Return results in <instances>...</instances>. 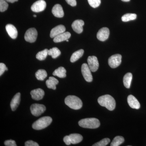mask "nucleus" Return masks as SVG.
<instances>
[{"instance_id":"f257e3e1","label":"nucleus","mask_w":146,"mask_h":146,"mask_svg":"<svg viewBox=\"0 0 146 146\" xmlns=\"http://www.w3.org/2000/svg\"><path fill=\"white\" fill-rule=\"evenodd\" d=\"M98 102L102 106L106 108L110 111L115 109L116 102L114 98L109 95L101 96L98 99Z\"/></svg>"},{"instance_id":"f03ea898","label":"nucleus","mask_w":146,"mask_h":146,"mask_svg":"<svg viewBox=\"0 0 146 146\" xmlns=\"http://www.w3.org/2000/svg\"><path fill=\"white\" fill-rule=\"evenodd\" d=\"M65 103L72 109L79 110L82 106V102L81 100L75 96H69L66 97L65 99Z\"/></svg>"},{"instance_id":"7ed1b4c3","label":"nucleus","mask_w":146,"mask_h":146,"mask_svg":"<svg viewBox=\"0 0 146 146\" xmlns=\"http://www.w3.org/2000/svg\"><path fill=\"white\" fill-rule=\"evenodd\" d=\"M78 124L81 127L85 128L96 129L99 127L100 123L96 118H86L80 120Z\"/></svg>"},{"instance_id":"20e7f679","label":"nucleus","mask_w":146,"mask_h":146,"mask_svg":"<svg viewBox=\"0 0 146 146\" xmlns=\"http://www.w3.org/2000/svg\"><path fill=\"white\" fill-rule=\"evenodd\" d=\"M52 119L48 116L42 117L33 123L32 127L35 130H41L47 127L51 123Z\"/></svg>"},{"instance_id":"39448f33","label":"nucleus","mask_w":146,"mask_h":146,"mask_svg":"<svg viewBox=\"0 0 146 146\" xmlns=\"http://www.w3.org/2000/svg\"><path fill=\"white\" fill-rule=\"evenodd\" d=\"M30 110L33 115L37 117L40 116L45 112L46 110V107L43 104H34L31 106Z\"/></svg>"},{"instance_id":"423d86ee","label":"nucleus","mask_w":146,"mask_h":146,"mask_svg":"<svg viewBox=\"0 0 146 146\" xmlns=\"http://www.w3.org/2000/svg\"><path fill=\"white\" fill-rule=\"evenodd\" d=\"M37 36V32L36 29L32 28L27 31L25 35V39L27 42L33 43L36 41Z\"/></svg>"},{"instance_id":"0eeeda50","label":"nucleus","mask_w":146,"mask_h":146,"mask_svg":"<svg viewBox=\"0 0 146 146\" xmlns=\"http://www.w3.org/2000/svg\"><path fill=\"white\" fill-rule=\"evenodd\" d=\"M81 72L86 82H90L93 81L91 71L88 64L86 63L82 64L81 67Z\"/></svg>"},{"instance_id":"6e6552de","label":"nucleus","mask_w":146,"mask_h":146,"mask_svg":"<svg viewBox=\"0 0 146 146\" xmlns=\"http://www.w3.org/2000/svg\"><path fill=\"white\" fill-rule=\"evenodd\" d=\"M121 59L122 56L121 54L113 55L108 59V64L111 68H117L121 63Z\"/></svg>"},{"instance_id":"1a4fd4ad","label":"nucleus","mask_w":146,"mask_h":146,"mask_svg":"<svg viewBox=\"0 0 146 146\" xmlns=\"http://www.w3.org/2000/svg\"><path fill=\"white\" fill-rule=\"evenodd\" d=\"M46 7V3L44 0L36 1L33 4L31 9L35 12H39L45 10Z\"/></svg>"},{"instance_id":"9d476101","label":"nucleus","mask_w":146,"mask_h":146,"mask_svg":"<svg viewBox=\"0 0 146 146\" xmlns=\"http://www.w3.org/2000/svg\"><path fill=\"white\" fill-rule=\"evenodd\" d=\"M88 65L91 72H96L99 67L98 60L96 56H89L87 59Z\"/></svg>"},{"instance_id":"9b49d317","label":"nucleus","mask_w":146,"mask_h":146,"mask_svg":"<svg viewBox=\"0 0 146 146\" xmlns=\"http://www.w3.org/2000/svg\"><path fill=\"white\" fill-rule=\"evenodd\" d=\"M109 35V29L107 27H103L98 32L97 35V38L100 41L104 42L108 39Z\"/></svg>"},{"instance_id":"f8f14e48","label":"nucleus","mask_w":146,"mask_h":146,"mask_svg":"<svg viewBox=\"0 0 146 146\" xmlns=\"http://www.w3.org/2000/svg\"><path fill=\"white\" fill-rule=\"evenodd\" d=\"M84 25V22L82 20H76L72 24V27L74 31L76 33L80 34L83 31Z\"/></svg>"},{"instance_id":"ddd939ff","label":"nucleus","mask_w":146,"mask_h":146,"mask_svg":"<svg viewBox=\"0 0 146 146\" xmlns=\"http://www.w3.org/2000/svg\"><path fill=\"white\" fill-rule=\"evenodd\" d=\"M30 94L33 99L35 100H39L44 98L45 93L43 89L39 88L32 90Z\"/></svg>"},{"instance_id":"4468645a","label":"nucleus","mask_w":146,"mask_h":146,"mask_svg":"<svg viewBox=\"0 0 146 146\" xmlns=\"http://www.w3.org/2000/svg\"><path fill=\"white\" fill-rule=\"evenodd\" d=\"M65 31V27L63 25H59L55 27L51 30L50 33V36L51 38H54L55 36L59 35Z\"/></svg>"},{"instance_id":"2eb2a0df","label":"nucleus","mask_w":146,"mask_h":146,"mask_svg":"<svg viewBox=\"0 0 146 146\" xmlns=\"http://www.w3.org/2000/svg\"><path fill=\"white\" fill-rule=\"evenodd\" d=\"M6 30L9 36L12 39H15L18 36V33L17 29L11 24H8L5 27Z\"/></svg>"},{"instance_id":"dca6fc26","label":"nucleus","mask_w":146,"mask_h":146,"mask_svg":"<svg viewBox=\"0 0 146 146\" xmlns=\"http://www.w3.org/2000/svg\"><path fill=\"white\" fill-rule=\"evenodd\" d=\"M127 102L131 108L133 109H138L140 108V103L135 97L132 95H129L127 97Z\"/></svg>"},{"instance_id":"f3484780","label":"nucleus","mask_w":146,"mask_h":146,"mask_svg":"<svg viewBox=\"0 0 146 146\" xmlns=\"http://www.w3.org/2000/svg\"><path fill=\"white\" fill-rule=\"evenodd\" d=\"M54 16L57 18H62L64 16V11L62 6L60 4H56L52 10Z\"/></svg>"},{"instance_id":"a211bd4d","label":"nucleus","mask_w":146,"mask_h":146,"mask_svg":"<svg viewBox=\"0 0 146 146\" xmlns=\"http://www.w3.org/2000/svg\"><path fill=\"white\" fill-rule=\"evenodd\" d=\"M21 93H17L11 100L10 103V106L12 111H15L20 104V101H21Z\"/></svg>"},{"instance_id":"6ab92c4d","label":"nucleus","mask_w":146,"mask_h":146,"mask_svg":"<svg viewBox=\"0 0 146 146\" xmlns=\"http://www.w3.org/2000/svg\"><path fill=\"white\" fill-rule=\"evenodd\" d=\"M71 35V33L68 32L63 33L54 38V42L55 43H59L63 41H66L70 37Z\"/></svg>"},{"instance_id":"aec40b11","label":"nucleus","mask_w":146,"mask_h":146,"mask_svg":"<svg viewBox=\"0 0 146 146\" xmlns=\"http://www.w3.org/2000/svg\"><path fill=\"white\" fill-rule=\"evenodd\" d=\"M58 81L54 77H50L46 81V84L47 87L49 89L53 90L56 89V85L58 84Z\"/></svg>"},{"instance_id":"412c9836","label":"nucleus","mask_w":146,"mask_h":146,"mask_svg":"<svg viewBox=\"0 0 146 146\" xmlns=\"http://www.w3.org/2000/svg\"><path fill=\"white\" fill-rule=\"evenodd\" d=\"M71 144H76L79 143L83 140V137L78 133H72L69 135Z\"/></svg>"},{"instance_id":"4be33fe9","label":"nucleus","mask_w":146,"mask_h":146,"mask_svg":"<svg viewBox=\"0 0 146 146\" xmlns=\"http://www.w3.org/2000/svg\"><path fill=\"white\" fill-rule=\"evenodd\" d=\"M132 79V74L131 73H127L124 76L123 82L124 86L127 89L130 87L131 84Z\"/></svg>"},{"instance_id":"5701e85b","label":"nucleus","mask_w":146,"mask_h":146,"mask_svg":"<svg viewBox=\"0 0 146 146\" xmlns=\"http://www.w3.org/2000/svg\"><path fill=\"white\" fill-rule=\"evenodd\" d=\"M66 70L63 67H60L55 70L53 73L54 76H57L60 78H64L66 76Z\"/></svg>"},{"instance_id":"b1692460","label":"nucleus","mask_w":146,"mask_h":146,"mask_svg":"<svg viewBox=\"0 0 146 146\" xmlns=\"http://www.w3.org/2000/svg\"><path fill=\"white\" fill-rule=\"evenodd\" d=\"M84 51L83 50L80 49L75 52L72 54L70 58V61L72 63H74L78 60L83 55Z\"/></svg>"},{"instance_id":"393cba45","label":"nucleus","mask_w":146,"mask_h":146,"mask_svg":"<svg viewBox=\"0 0 146 146\" xmlns=\"http://www.w3.org/2000/svg\"><path fill=\"white\" fill-rule=\"evenodd\" d=\"M35 77L38 80H44L47 77V72L45 70L40 69L35 73Z\"/></svg>"},{"instance_id":"a878e982","label":"nucleus","mask_w":146,"mask_h":146,"mask_svg":"<svg viewBox=\"0 0 146 146\" xmlns=\"http://www.w3.org/2000/svg\"><path fill=\"white\" fill-rule=\"evenodd\" d=\"M61 54L60 50L56 47H54L48 51V55L51 56L53 58H56Z\"/></svg>"},{"instance_id":"bb28decb","label":"nucleus","mask_w":146,"mask_h":146,"mask_svg":"<svg viewBox=\"0 0 146 146\" xmlns=\"http://www.w3.org/2000/svg\"><path fill=\"white\" fill-rule=\"evenodd\" d=\"M124 142V138L122 136H117L113 139L110 144L111 146H119Z\"/></svg>"},{"instance_id":"cd10ccee","label":"nucleus","mask_w":146,"mask_h":146,"mask_svg":"<svg viewBox=\"0 0 146 146\" xmlns=\"http://www.w3.org/2000/svg\"><path fill=\"white\" fill-rule=\"evenodd\" d=\"M136 17L137 15L135 13H126L122 17L121 19L123 22H127L135 20Z\"/></svg>"},{"instance_id":"c85d7f7f","label":"nucleus","mask_w":146,"mask_h":146,"mask_svg":"<svg viewBox=\"0 0 146 146\" xmlns=\"http://www.w3.org/2000/svg\"><path fill=\"white\" fill-rule=\"evenodd\" d=\"M48 50L45 49L42 51L39 52L36 54V58L39 60H44L48 56Z\"/></svg>"},{"instance_id":"c756f323","label":"nucleus","mask_w":146,"mask_h":146,"mask_svg":"<svg viewBox=\"0 0 146 146\" xmlns=\"http://www.w3.org/2000/svg\"><path fill=\"white\" fill-rule=\"evenodd\" d=\"M110 142V140L108 138H105L102 139L101 141L96 143L93 146H106Z\"/></svg>"},{"instance_id":"7c9ffc66","label":"nucleus","mask_w":146,"mask_h":146,"mask_svg":"<svg viewBox=\"0 0 146 146\" xmlns=\"http://www.w3.org/2000/svg\"><path fill=\"white\" fill-rule=\"evenodd\" d=\"M9 5L7 2L5 0H0V11L4 12L7 10Z\"/></svg>"},{"instance_id":"2f4dec72","label":"nucleus","mask_w":146,"mask_h":146,"mask_svg":"<svg viewBox=\"0 0 146 146\" xmlns=\"http://www.w3.org/2000/svg\"><path fill=\"white\" fill-rule=\"evenodd\" d=\"M89 5L93 8L98 7L101 4V0H88Z\"/></svg>"},{"instance_id":"473e14b6","label":"nucleus","mask_w":146,"mask_h":146,"mask_svg":"<svg viewBox=\"0 0 146 146\" xmlns=\"http://www.w3.org/2000/svg\"><path fill=\"white\" fill-rule=\"evenodd\" d=\"M8 70V68L5 64L2 63H0V76H1L5 71H7Z\"/></svg>"},{"instance_id":"72a5a7b5","label":"nucleus","mask_w":146,"mask_h":146,"mask_svg":"<svg viewBox=\"0 0 146 146\" xmlns=\"http://www.w3.org/2000/svg\"><path fill=\"white\" fill-rule=\"evenodd\" d=\"M5 145L6 146H16V142L12 140H9L5 141Z\"/></svg>"},{"instance_id":"f704fd0d","label":"nucleus","mask_w":146,"mask_h":146,"mask_svg":"<svg viewBox=\"0 0 146 146\" xmlns=\"http://www.w3.org/2000/svg\"><path fill=\"white\" fill-rule=\"evenodd\" d=\"M25 146H39V145L36 142L33 141H27L25 143Z\"/></svg>"},{"instance_id":"c9c22d12","label":"nucleus","mask_w":146,"mask_h":146,"mask_svg":"<svg viewBox=\"0 0 146 146\" xmlns=\"http://www.w3.org/2000/svg\"><path fill=\"white\" fill-rule=\"evenodd\" d=\"M63 141L67 145H70L71 144L70 139L69 136H65L63 138Z\"/></svg>"},{"instance_id":"e433bc0d","label":"nucleus","mask_w":146,"mask_h":146,"mask_svg":"<svg viewBox=\"0 0 146 146\" xmlns=\"http://www.w3.org/2000/svg\"><path fill=\"white\" fill-rule=\"evenodd\" d=\"M68 4L72 7H75L77 3L76 0H65Z\"/></svg>"},{"instance_id":"4c0bfd02","label":"nucleus","mask_w":146,"mask_h":146,"mask_svg":"<svg viewBox=\"0 0 146 146\" xmlns=\"http://www.w3.org/2000/svg\"><path fill=\"white\" fill-rule=\"evenodd\" d=\"M7 2L13 3L15 2L18 1V0H5Z\"/></svg>"},{"instance_id":"58836bf2","label":"nucleus","mask_w":146,"mask_h":146,"mask_svg":"<svg viewBox=\"0 0 146 146\" xmlns=\"http://www.w3.org/2000/svg\"><path fill=\"white\" fill-rule=\"evenodd\" d=\"M121 1L123 2H127L129 1L130 0H121Z\"/></svg>"},{"instance_id":"ea45409f","label":"nucleus","mask_w":146,"mask_h":146,"mask_svg":"<svg viewBox=\"0 0 146 146\" xmlns=\"http://www.w3.org/2000/svg\"><path fill=\"white\" fill-rule=\"evenodd\" d=\"M33 17H36V15H33Z\"/></svg>"},{"instance_id":"a19ab883","label":"nucleus","mask_w":146,"mask_h":146,"mask_svg":"<svg viewBox=\"0 0 146 146\" xmlns=\"http://www.w3.org/2000/svg\"><path fill=\"white\" fill-rule=\"evenodd\" d=\"M66 42H69V40H68H68H66Z\"/></svg>"}]
</instances>
